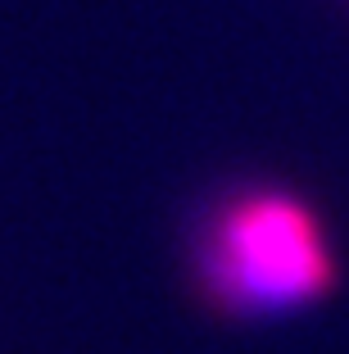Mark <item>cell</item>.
Instances as JSON below:
<instances>
[{
  "mask_svg": "<svg viewBox=\"0 0 349 354\" xmlns=\"http://www.w3.org/2000/svg\"><path fill=\"white\" fill-rule=\"evenodd\" d=\"M196 263L205 291L232 313H286L336 281L327 227L286 187H236L214 200Z\"/></svg>",
  "mask_w": 349,
  "mask_h": 354,
  "instance_id": "obj_1",
  "label": "cell"
}]
</instances>
